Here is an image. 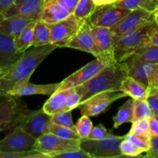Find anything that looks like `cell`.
I'll return each instance as SVG.
<instances>
[{
	"label": "cell",
	"instance_id": "cell-1",
	"mask_svg": "<svg viewBox=\"0 0 158 158\" xmlns=\"http://www.w3.org/2000/svg\"><path fill=\"white\" fill-rule=\"evenodd\" d=\"M57 48L49 44L37 47L32 46L25 51L21 58L8 69L7 73L0 80V96L5 97L14 86L29 80L39 65Z\"/></svg>",
	"mask_w": 158,
	"mask_h": 158
},
{
	"label": "cell",
	"instance_id": "cell-2",
	"mask_svg": "<svg viewBox=\"0 0 158 158\" xmlns=\"http://www.w3.org/2000/svg\"><path fill=\"white\" fill-rule=\"evenodd\" d=\"M126 65L116 63L107 66L86 83L75 87L81 97V103L95 94L108 91H122L121 85L127 77Z\"/></svg>",
	"mask_w": 158,
	"mask_h": 158
},
{
	"label": "cell",
	"instance_id": "cell-3",
	"mask_svg": "<svg viewBox=\"0 0 158 158\" xmlns=\"http://www.w3.org/2000/svg\"><path fill=\"white\" fill-rule=\"evenodd\" d=\"M154 22L142 28L124 34L115 42L114 59L116 63H123L141 47L147 45L149 33Z\"/></svg>",
	"mask_w": 158,
	"mask_h": 158
},
{
	"label": "cell",
	"instance_id": "cell-4",
	"mask_svg": "<svg viewBox=\"0 0 158 158\" xmlns=\"http://www.w3.org/2000/svg\"><path fill=\"white\" fill-rule=\"evenodd\" d=\"M124 137L112 135L101 140L83 139L80 141V148L86 151L91 158H115L122 157L120 143Z\"/></svg>",
	"mask_w": 158,
	"mask_h": 158
},
{
	"label": "cell",
	"instance_id": "cell-5",
	"mask_svg": "<svg viewBox=\"0 0 158 158\" xmlns=\"http://www.w3.org/2000/svg\"><path fill=\"white\" fill-rule=\"evenodd\" d=\"M113 63H116V62L109 59L95 58V60L88 63L60 82L58 90L72 89L82 85L91 80L101 70Z\"/></svg>",
	"mask_w": 158,
	"mask_h": 158
},
{
	"label": "cell",
	"instance_id": "cell-6",
	"mask_svg": "<svg viewBox=\"0 0 158 158\" xmlns=\"http://www.w3.org/2000/svg\"><path fill=\"white\" fill-rule=\"evenodd\" d=\"M153 22H154L153 12H149L141 9H134L130 11L115 26L110 28V31L116 42V40L124 34L136 30Z\"/></svg>",
	"mask_w": 158,
	"mask_h": 158
},
{
	"label": "cell",
	"instance_id": "cell-7",
	"mask_svg": "<svg viewBox=\"0 0 158 158\" xmlns=\"http://www.w3.org/2000/svg\"><path fill=\"white\" fill-rule=\"evenodd\" d=\"M81 140L63 139L50 133L43 134L36 140L33 151L45 154L48 158L71 149L80 148Z\"/></svg>",
	"mask_w": 158,
	"mask_h": 158
},
{
	"label": "cell",
	"instance_id": "cell-8",
	"mask_svg": "<svg viewBox=\"0 0 158 158\" xmlns=\"http://www.w3.org/2000/svg\"><path fill=\"white\" fill-rule=\"evenodd\" d=\"M128 97L122 91H108L95 94L81 103L79 109L81 115L96 117L108 109L116 100Z\"/></svg>",
	"mask_w": 158,
	"mask_h": 158
},
{
	"label": "cell",
	"instance_id": "cell-9",
	"mask_svg": "<svg viewBox=\"0 0 158 158\" xmlns=\"http://www.w3.org/2000/svg\"><path fill=\"white\" fill-rule=\"evenodd\" d=\"M27 110L26 105L18 101L16 97L6 96L0 103V131L18 126Z\"/></svg>",
	"mask_w": 158,
	"mask_h": 158
},
{
	"label": "cell",
	"instance_id": "cell-10",
	"mask_svg": "<svg viewBox=\"0 0 158 158\" xmlns=\"http://www.w3.org/2000/svg\"><path fill=\"white\" fill-rule=\"evenodd\" d=\"M36 140L21 127L16 126L4 138L0 140V151L9 153L33 151Z\"/></svg>",
	"mask_w": 158,
	"mask_h": 158
},
{
	"label": "cell",
	"instance_id": "cell-11",
	"mask_svg": "<svg viewBox=\"0 0 158 158\" xmlns=\"http://www.w3.org/2000/svg\"><path fill=\"white\" fill-rule=\"evenodd\" d=\"M84 23L79 21L71 14L68 18L51 24L50 43L57 48L65 47Z\"/></svg>",
	"mask_w": 158,
	"mask_h": 158
},
{
	"label": "cell",
	"instance_id": "cell-12",
	"mask_svg": "<svg viewBox=\"0 0 158 158\" xmlns=\"http://www.w3.org/2000/svg\"><path fill=\"white\" fill-rule=\"evenodd\" d=\"M52 116L44 112L43 108L37 110H27L23 114L18 126L26 132L37 139L43 134L48 133Z\"/></svg>",
	"mask_w": 158,
	"mask_h": 158
},
{
	"label": "cell",
	"instance_id": "cell-13",
	"mask_svg": "<svg viewBox=\"0 0 158 158\" xmlns=\"http://www.w3.org/2000/svg\"><path fill=\"white\" fill-rule=\"evenodd\" d=\"M129 12V10L118 7L114 4L98 6L87 22L93 26L110 29Z\"/></svg>",
	"mask_w": 158,
	"mask_h": 158
},
{
	"label": "cell",
	"instance_id": "cell-14",
	"mask_svg": "<svg viewBox=\"0 0 158 158\" xmlns=\"http://www.w3.org/2000/svg\"><path fill=\"white\" fill-rule=\"evenodd\" d=\"M65 47L88 52L94 56L95 58H104L96 45L94 36L90 29L89 23L87 21L82 24L76 35Z\"/></svg>",
	"mask_w": 158,
	"mask_h": 158
},
{
	"label": "cell",
	"instance_id": "cell-15",
	"mask_svg": "<svg viewBox=\"0 0 158 158\" xmlns=\"http://www.w3.org/2000/svg\"><path fill=\"white\" fill-rule=\"evenodd\" d=\"M60 86V82L51 84H35L31 83L29 80H27L14 86L10 90L6 93V96H10L16 98L31 95L50 96L59 89Z\"/></svg>",
	"mask_w": 158,
	"mask_h": 158
},
{
	"label": "cell",
	"instance_id": "cell-16",
	"mask_svg": "<svg viewBox=\"0 0 158 158\" xmlns=\"http://www.w3.org/2000/svg\"><path fill=\"white\" fill-rule=\"evenodd\" d=\"M89 26L93 36H94V41H95L96 45H97L102 57L115 61V40L112 35L109 28L95 26L90 24V23Z\"/></svg>",
	"mask_w": 158,
	"mask_h": 158
},
{
	"label": "cell",
	"instance_id": "cell-17",
	"mask_svg": "<svg viewBox=\"0 0 158 158\" xmlns=\"http://www.w3.org/2000/svg\"><path fill=\"white\" fill-rule=\"evenodd\" d=\"M23 53L17 49L15 37L0 34V68H10L21 58Z\"/></svg>",
	"mask_w": 158,
	"mask_h": 158
},
{
	"label": "cell",
	"instance_id": "cell-18",
	"mask_svg": "<svg viewBox=\"0 0 158 158\" xmlns=\"http://www.w3.org/2000/svg\"><path fill=\"white\" fill-rule=\"evenodd\" d=\"M44 0H33L20 6L12 5L0 15V17L20 16L30 19H39L41 15Z\"/></svg>",
	"mask_w": 158,
	"mask_h": 158
},
{
	"label": "cell",
	"instance_id": "cell-19",
	"mask_svg": "<svg viewBox=\"0 0 158 158\" xmlns=\"http://www.w3.org/2000/svg\"><path fill=\"white\" fill-rule=\"evenodd\" d=\"M124 63L126 65L127 75L148 86V78L158 64L137 60L129 57Z\"/></svg>",
	"mask_w": 158,
	"mask_h": 158
},
{
	"label": "cell",
	"instance_id": "cell-20",
	"mask_svg": "<svg viewBox=\"0 0 158 158\" xmlns=\"http://www.w3.org/2000/svg\"><path fill=\"white\" fill-rule=\"evenodd\" d=\"M71 14L57 0H44L40 19L46 23L53 24L68 18Z\"/></svg>",
	"mask_w": 158,
	"mask_h": 158
},
{
	"label": "cell",
	"instance_id": "cell-21",
	"mask_svg": "<svg viewBox=\"0 0 158 158\" xmlns=\"http://www.w3.org/2000/svg\"><path fill=\"white\" fill-rule=\"evenodd\" d=\"M33 21L20 16L0 17V34L15 37Z\"/></svg>",
	"mask_w": 158,
	"mask_h": 158
},
{
	"label": "cell",
	"instance_id": "cell-22",
	"mask_svg": "<svg viewBox=\"0 0 158 158\" xmlns=\"http://www.w3.org/2000/svg\"><path fill=\"white\" fill-rule=\"evenodd\" d=\"M72 89H62L54 92L50 95V98L43 104V110L45 113L50 116L61 113L66 110V102L68 95L71 92Z\"/></svg>",
	"mask_w": 158,
	"mask_h": 158
},
{
	"label": "cell",
	"instance_id": "cell-23",
	"mask_svg": "<svg viewBox=\"0 0 158 158\" xmlns=\"http://www.w3.org/2000/svg\"><path fill=\"white\" fill-rule=\"evenodd\" d=\"M121 90L133 100H147L149 94L148 86L129 76L122 81Z\"/></svg>",
	"mask_w": 158,
	"mask_h": 158
},
{
	"label": "cell",
	"instance_id": "cell-24",
	"mask_svg": "<svg viewBox=\"0 0 158 158\" xmlns=\"http://www.w3.org/2000/svg\"><path fill=\"white\" fill-rule=\"evenodd\" d=\"M51 24L39 19L36 22L34 27V40L33 46H46L50 44Z\"/></svg>",
	"mask_w": 158,
	"mask_h": 158
},
{
	"label": "cell",
	"instance_id": "cell-25",
	"mask_svg": "<svg viewBox=\"0 0 158 158\" xmlns=\"http://www.w3.org/2000/svg\"><path fill=\"white\" fill-rule=\"evenodd\" d=\"M37 20L29 23L19 35L15 37V46L20 52H24L33 46L34 40V27Z\"/></svg>",
	"mask_w": 158,
	"mask_h": 158
},
{
	"label": "cell",
	"instance_id": "cell-26",
	"mask_svg": "<svg viewBox=\"0 0 158 158\" xmlns=\"http://www.w3.org/2000/svg\"><path fill=\"white\" fill-rule=\"evenodd\" d=\"M114 5L129 11L141 9L153 12L158 7V0H118Z\"/></svg>",
	"mask_w": 158,
	"mask_h": 158
},
{
	"label": "cell",
	"instance_id": "cell-27",
	"mask_svg": "<svg viewBox=\"0 0 158 158\" xmlns=\"http://www.w3.org/2000/svg\"><path fill=\"white\" fill-rule=\"evenodd\" d=\"M133 103L134 100L129 99L119 108L117 114L113 117V128L116 129L123 123L133 122Z\"/></svg>",
	"mask_w": 158,
	"mask_h": 158
},
{
	"label": "cell",
	"instance_id": "cell-28",
	"mask_svg": "<svg viewBox=\"0 0 158 158\" xmlns=\"http://www.w3.org/2000/svg\"><path fill=\"white\" fill-rule=\"evenodd\" d=\"M97 7L92 0H78L72 15L79 21L85 22L94 13Z\"/></svg>",
	"mask_w": 158,
	"mask_h": 158
},
{
	"label": "cell",
	"instance_id": "cell-29",
	"mask_svg": "<svg viewBox=\"0 0 158 158\" xmlns=\"http://www.w3.org/2000/svg\"><path fill=\"white\" fill-rule=\"evenodd\" d=\"M153 116V110L147 100H134L133 122L139 119H150Z\"/></svg>",
	"mask_w": 158,
	"mask_h": 158
},
{
	"label": "cell",
	"instance_id": "cell-30",
	"mask_svg": "<svg viewBox=\"0 0 158 158\" xmlns=\"http://www.w3.org/2000/svg\"><path fill=\"white\" fill-rule=\"evenodd\" d=\"M131 57L140 61L158 64V46H146L141 47Z\"/></svg>",
	"mask_w": 158,
	"mask_h": 158
},
{
	"label": "cell",
	"instance_id": "cell-31",
	"mask_svg": "<svg viewBox=\"0 0 158 158\" xmlns=\"http://www.w3.org/2000/svg\"><path fill=\"white\" fill-rule=\"evenodd\" d=\"M48 133L54 134L63 139H72V140H81L78 134L74 130H71L66 127L60 126L56 123H51L49 127Z\"/></svg>",
	"mask_w": 158,
	"mask_h": 158
},
{
	"label": "cell",
	"instance_id": "cell-32",
	"mask_svg": "<svg viewBox=\"0 0 158 158\" xmlns=\"http://www.w3.org/2000/svg\"><path fill=\"white\" fill-rule=\"evenodd\" d=\"M75 127L76 131H77L80 139L83 140V139H87L88 137L90 132L93 127V124L88 116L82 115L77 120L75 124Z\"/></svg>",
	"mask_w": 158,
	"mask_h": 158
},
{
	"label": "cell",
	"instance_id": "cell-33",
	"mask_svg": "<svg viewBox=\"0 0 158 158\" xmlns=\"http://www.w3.org/2000/svg\"><path fill=\"white\" fill-rule=\"evenodd\" d=\"M51 123L66 127L76 131L75 124H74V123H73L72 117H71V110H65L52 116Z\"/></svg>",
	"mask_w": 158,
	"mask_h": 158
},
{
	"label": "cell",
	"instance_id": "cell-34",
	"mask_svg": "<svg viewBox=\"0 0 158 158\" xmlns=\"http://www.w3.org/2000/svg\"><path fill=\"white\" fill-rule=\"evenodd\" d=\"M131 129L129 132L130 134H135V135L147 136V137H151L150 131V123L149 119H139L133 122Z\"/></svg>",
	"mask_w": 158,
	"mask_h": 158
},
{
	"label": "cell",
	"instance_id": "cell-35",
	"mask_svg": "<svg viewBox=\"0 0 158 158\" xmlns=\"http://www.w3.org/2000/svg\"><path fill=\"white\" fill-rule=\"evenodd\" d=\"M120 151L122 156H128V157H138L145 152V151L133 143L132 142L125 140V138L122 140L120 143Z\"/></svg>",
	"mask_w": 158,
	"mask_h": 158
},
{
	"label": "cell",
	"instance_id": "cell-36",
	"mask_svg": "<svg viewBox=\"0 0 158 158\" xmlns=\"http://www.w3.org/2000/svg\"><path fill=\"white\" fill-rule=\"evenodd\" d=\"M124 138L129 141L134 143L136 146L141 149L144 150L145 152L148 151L150 148V138L151 137H147V136L141 135H135V134L128 133L125 136H124Z\"/></svg>",
	"mask_w": 158,
	"mask_h": 158
},
{
	"label": "cell",
	"instance_id": "cell-37",
	"mask_svg": "<svg viewBox=\"0 0 158 158\" xmlns=\"http://www.w3.org/2000/svg\"><path fill=\"white\" fill-rule=\"evenodd\" d=\"M0 158H48L46 155L37 152V151H30V152L24 153H9L0 151Z\"/></svg>",
	"mask_w": 158,
	"mask_h": 158
},
{
	"label": "cell",
	"instance_id": "cell-38",
	"mask_svg": "<svg viewBox=\"0 0 158 158\" xmlns=\"http://www.w3.org/2000/svg\"><path fill=\"white\" fill-rule=\"evenodd\" d=\"M112 135H114L112 131H108L102 124H99L95 127H93L88 138L91 140H101V139L112 137Z\"/></svg>",
	"mask_w": 158,
	"mask_h": 158
},
{
	"label": "cell",
	"instance_id": "cell-39",
	"mask_svg": "<svg viewBox=\"0 0 158 158\" xmlns=\"http://www.w3.org/2000/svg\"><path fill=\"white\" fill-rule=\"evenodd\" d=\"M53 158H91V156L81 148L71 149L54 155Z\"/></svg>",
	"mask_w": 158,
	"mask_h": 158
},
{
	"label": "cell",
	"instance_id": "cell-40",
	"mask_svg": "<svg viewBox=\"0 0 158 158\" xmlns=\"http://www.w3.org/2000/svg\"><path fill=\"white\" fill-rule=\"evenodd\" d=\"M81 103V97L78 94L75 88H73L71 92L68 95L66 102V110H71L78 107Z\"/></svg>",
	"mask_w": 158,
	"mask_h": 158
},
{
	"label": "cell",
	"instance_id": "cell-41",
	"mask_svg": "<svg viewBox=\"0 0 158 158\" xmlns=\"http://www.w3.org/2000/svg\"><path fill=\"white\" fill-rule=\"evenodd\" d=\"M147 100L153 110L154 116L158 115V89H149Z\"/></svg>",
	"mask_w": 158,
	"mask_h": 158
},
{
	"label": "cell",
	"instance_id": "cell-42",
	"mask_svg": "<svg viewBox=\"0 0 158 158\" xmlns=\"http://www.w3.org/2000/svg\"><path fill=\"white\" fill-rule=\"evenodd\" d=\"M144 157L150 158H158V137H151L150 138V148L147 151Z\"/></svg>",
	"mask_w": 158,
	"mask_h": 158
},
{
	"label": "cell",
	"instance_id": "cell-43",
	"mask_svg": "<svg viewBox=\"0 0 158 158\" xmlns=\"http://www.w3.org/2000/svg\"><path fill=\"white\" fill-rule=\"evenodd\" d=\"M147 46H158V27L154 22V24L151 27L149 33L148 42Z\"/></svg>",
	"mask_w": 158,
	"mask_h": 158
},
{
	"label": "cell",
	"instance_id": "cell-44",
	"mask_svg": "<svg viewBox=\"0 0 158 158\" xmlns=\"http://www.w3.org/2000/svg\"><path fill=\"white\" fill-rule=\"evenodd\" d=\"M148 88L149 89H158V66L149 77Z\"/></svg>",
	"mask_w": 158,
	"mask_h": 158
},
{
	"label": "cell",
	"instance_id": "cell-45",
	"mask_svg": "<svg viewBox=\"0 0 158 158\" xmlns=\"http://www.w3.org/2000/svg\"><path fill=\"white\" fill-rule=\"evenodd\" d=\"M149 123L151 137H158V120L153 116L149 119Z\"/></svg>",
	"mask_w": 158,
	"mask_h": 158
},
{
	"label": "cell",
	"instance_id": "cell-46",
	"mask_svg": "<svg viewBox=\"0 0 158 158\" xmlns=\"http://www.w3.org/2000/svg\"><path fill=\"white\" fill-rule=\"evenodd\" d=\"M57 1L59 2L62 6H64L68 10H69L72 13L78 0H57Z\"/></svg>",
	"mask_w": 158,
	"mask_h": 158
},
{
	"label": "cell",
	"instance_id": "cell-47",
	"mask_svg": "<svg viewBox=\"0 0 158 158\" xmlns=\"http://www.w3.org/2000/svg\"><path fill=\"white\" fill-rule=\"evenodd\" d=\"M15 0H0V15L10 6H12Z\"/></svg>",
	"mask_w": 158,
	"mask_h": 158
},
{
	"label": "cell",
	"instance_id": "cell-48",
	"mask_svg": "<svg viewBox=\"0 0 158 158\" xmlns=\"http://www.w3.org/2000/svg\"><path fill=\"white\" fill-rule=\"evenodd\" d=\"M92 1L97 6H105V5L114 4L118 0H92Z\"/></svg>",
	"mask_w": 158,
	"mask_h": 158
},
{
	"label": "cell",
	"instance_id": "cell-49",
	"mask_svg": "<svg viewBox=\"0 0 158 158\" xmlns=\"http://www.w3.org/2000/svg\"><path fill=\"white\" fill-rule=\"evenodd\" d=\"M33 1V0H15V2L12 5H15V6H20V5L25 4L26 2H29Z\"/></svg>",
	"mask_w": 158,
	"mask_h": 158
},
{
	"label": "cell",
	"instance_id": "cell-50",
	"mask_svg": "<svg viewBox=\"0 0 158 158\" xmlns=\"http://www.w3.org/2000/svg\"><path fill=\"white\" fill-rule=\"evenodd\" d=\"M153 15H154V22L158 27V7L153 12Z\"/></svg>",
	"mask_w": 158,
	"mask_h": 158
},
{
	"label": "cell",
	"instance_id": "cell-51",
	"mask_svg": "<svg viewBox=\"0 0 158 158\" xmlns=\"http://www.w3.org/2000/svg\"><path fill=\"white\" fill-rule=\"evenodd\" d=\"M155 117H156V119H157V120H158V115L155 116Z\"/></svg>",
	"mask_w": 158,
	"mask_h": 158
}]
</instances>
